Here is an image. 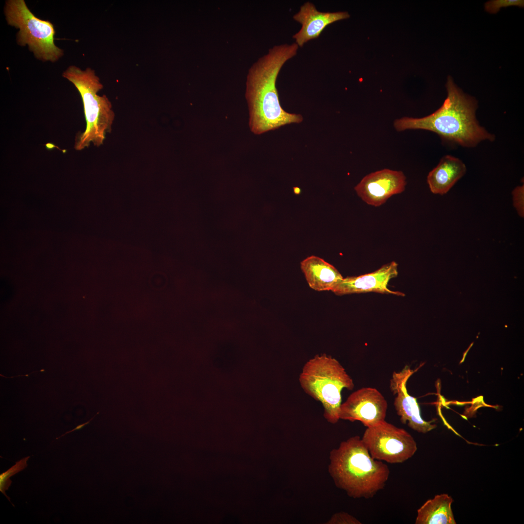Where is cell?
Masks as SVG:
<instances>
[{"instance_id": "cell-14", "label": "cell", "mask_w": 524, "mask_h": 524, "mask_svg": "<svg viewBox=\"0 0 524 524\" xmlns=\"http://www.w3.org/2000/svg\"><path fill=\"white\" fill-rule=\"evenodd\" d=\"M466 166L459 159L450 155L443 157L429 173L427 182L431 192L444 195L465 173Z\"/></svg>"}, {"instance_id": "cell-20", "label": "cell", "mask_w": 524, "mask_h": 524, "mask_svg": "<svg viewBox=\"0 0 524 524\" xmlns=\"http://www.w3.org/2000/svg\"><path fill=\"white\" fill-rule=\"evenodd\" d=\"M98 413H99V412H98L97 413V414H95V415H94V416H93V417H92V418H91V419H90V420H89V421H88L87 422H85V423H83V424H80V425H79L77 426H76V427H75V428H74V429H72L71 430H70V431H67V432H66L65 433H64V434L62 435H61V436H60V437H58V438H56V439H59V438H61L62 437H63V436H65V435H66V434H68V433H71V432H73V431H75V430H80V429H82V428H83V427L84 426H85L86 425H88V424H89V423L90 422V421H92V420L93 419V418H94V417H95V416H96V415H97V414H98Z\"/></svg>"}, {"instance_id": "cell-1", "label": "cell", "mask_w": 524, "mask_h": 524, "mask_svg": "<svg viewBox=\"0 0 524 524\" xmlns=\"http://www.w3.org/2000/svg\"><path fill=\"white\" fill-rule=\"evenodd\" d=\"M298 48L295 42L275 45L248 69L245 97L249 110V125L254 134H261L302 121L301 115L288 113L282 108L276 87L281 69L296 55Z\"/></svg>"}, {"instance_id": "cell-16", "label": "cell", "mask_w": 524, "mask_h": 524, "mask_svg": "<svg viewBox=\"0 0 524 524\" xmlns=\"http://www.w3.org/2000/svg\"><path fill=\"white\" fill-rule=\"evenodd\" d=\"M30 456H28L22 458L16 462L15 464L8 470L0 475V491L10 502V498L7 496L5 492L12 483L10 477L25 469L27 466V462Z\"/></svg>"}, {"instance_id": "cell-11", "label": "cell", "mask_w": 524, "mask_h": 524, "mask_svg": "<svg viewBox=\"0 0 524 524\" xmlns=\"http://www.w3.org/2000/svg\"><path fill=\"white\" fill-rule=\"evenodd\" d=\"M398 274V264L392 261L372 273L343 278L331 292L337 295L376 292L404 296V294L392 291L387 287L391 279L396 277Z\"/></svg>"}, {"instance_id": "cell-4", "label": "cell", "mask_w": 524, "mask_h": 524, "mask_svg": "<svg viewBox=\"0 0 524 524\" xmlns=\"http://www.w3.org/2000/svg\"><path fill=\"white\" fill-rule=\"evenodd\" d=\"M63 76L72 82L79 91L86 121L83 132L76 136L75 149L83 150L91 143L96 147L100 146L106 134L112 131L115 114L108 97L98 94L103 88L99 78L91 68L82 70L75 66H69L63 72Z\"/></svg>"}, {"instance_id": "cell-5", "label": "cell", "mask_w": 524, "mask_h": 524, "mask_svg": "<svg viewBox=\"0 0 524 524\" xmlns=\"http://www.w3.org/2000/svg\"><path fill=\"white\" fill-rule=\"evenodd\" d=\"M299 380L306 393L321 403L327 421L337 423L342 391L354 387L352 379L340 363L325 354L317 355L305 364Z\"/></svg>"}, {"instance_id": "cell-7", "label": "cell", "mask_w": 524, "mask_h": 524, "mask_svg": "<svg viewBox=\"0 0 524 524\" xmlns=\"http://www.w3.org/2000/svg\"><path fill=\"white\" fill-rule=\"evenodd\" d=\"M361 439L373 458L391 464L406 461L417 450L409 432L385 420L366 427Z\"/></svg>"}, {"instance_id": "cell-19", "label": "cell", "mask_w": 524, "mask_h": 524, "mask_svg": "<svg viewBox=\"0 0 524 524\" xmlns=\"http://www.w3.org/2000/svg\"><path fill=\"white\" fill-rule=\"evenodd\" d=\"M524 185L517 187L512 192L513 204L519 215L524 217Z\"/></svg>"}, {"instance_id": "cell-6", "label": "cell", "mask_w": 524, "mask_h": 524, "mask_svg": "<svg viewBox=\"0 0 524 524\" xmlns=\"http://www.w3.org/2000/svg\"><path fill=\"white\" fill-rule=\"evenodd\" d=\"M4 13L7 23L19 29L17 44L28 45L37 59L53 62L63 55V50L54 44L53 25L35 16L24 0L6 1Z\"/></svg>"}, {"instance_id": "cell-15", "label": "cell", "mask_w": 524, "mask_h": 524, "mask_svg": "<svg viewBox=\"0 0 524 524\" xmlns=\"http://www.w3.org/2000/svg\"><path fill=\"white\" fill-rule=\"evenodd\" d=\"M452 497L437 494L427 500L418 509L415 524H456L451 505Z\"/></svg>"}, {"instance_id": "cell-10", "label": "cell", "mask_w": 524, "mask_h": 524, "mask_svg": "<svg viewBox=\"0 0 524 524\" xmlns=\"http://www.w3.org/2000/svg\"><path fill=\"white\" fill-rule=\"evenodd\" d=\"M413 372L408 366L399 373L394 372L390 381V388L394 394H397L394 405L401 422L419 433H426L435 429L437 426L432 420L426 421L422 419L416 398L407 392V381Z\"/></svg>"}, {"instance_id": "cell-12", "label": "cell", "mask_w": 524, "mask_h": 524, "mask_svg": "<svg viewBox=\"0 0 524 524\" xmlns=\"http://www.w3.org/2000/svg\"><path fill=\"white\" fill-rule=\"evenodd\" d=\"M349 16L346 12H320L312 3L306 2L293 16L294 19L299 22L301 27L293 38L299 47H302L308 41L318 38L328 25Z\"/></svg>"}, {"instance_id": "cell-13", "label": "cell", "mask_w": 524, "mask_h": 524, "mask_svg": "<svg viewBox=\"0 0 524 524\" xmlns=\"http://www.w3.org/2000/svg\"><path fill=\"white\" fill-rule=\"evenodd\" d=\"M300 268L310 287L316 291H331L344 278L334 266L316 256L302 260Z\"/></svg>"}, {"instance_id": "cell-3", "label": "cell", "mask_w": 524, "mask_h": 524, "mask_svg": "<svg viewBox=\"0 0 524 524\" xmlns=\"http://www.w3.org/2000/svg\"><path fill=\"white\" fill-rule=\"evenodd\" d=\"M329 461L328 472L335 485L354 498H373L390 476L388 465L373 458L358 436L332 449Z\"/></svg>"}, {"instance_id": "cell-18", "label": "cell", "mask_w": 524, "mask_h": 524, "mask_svg": "<svg viewBox=\"0 0 524 524\" xmlns=\"http://www.w3.org/2000/svg\"><path fill=\"white\" fill-rule=\"evenodd\" d=\"M327 524H361V523L352 515L340 512L332 515Z\"/></svg>"}, {"instance_id": "cell-2", "label": "cell", "mask_w": 524, "mask_h": 524, "mask_svg": "<svg viewBox=\"0 0 524 524\" xmlns=\"http://www.w3.org/2000/svg\"><path fill=\"white\" fill-rule=\"evenodd\" d=\"M446 88L447 97L438 110L422 118L396 119L393 123L395 130L429 131L444 140L467 147L475 146L485 140L493 141L494 135L480 126L476 120L475 99L465 95L450 76Z\"/></svg>"}, {"instance_id": "cell-17", "label": "cell", "mask_w": 524, "mask_h": 524, "mask_svg": "<svg viewBox=\"0 0 524 524\" xmlns=\"http://www.w3.org/2000/svg\"><path fill=\"white\" fill-rule=\"evenodd\" d=\"M524 1L523 0H491L485 3V8L486 10L491 14H495L502 7H506L510 6H518L523 7Z\"/></svg>"}, {"instance_id": "cell-8", "label": "cell", "mask_w": 524, "mask_h": 524, "mask_svg": "<svg viewBox=\"0 0 524 524\" xmlns=\"http://www.w3.org/2000/svg\"><path fill=\"white\" fill-rule=\"evenodd\" d=\"M387 409L383 395L375 388L365 387L353 392L341 404L339 418L360 421L367 427L385 421Z\"/></svg>"}, {"instance_id": "cell-9", "label": "cell", "mask_w": 524, "mask_h": 524, "mask_svg": "<svg viewBox=\"0 0 524 524\" xmlns=\"http://www.w3.org/2000/svg\"><path fill=\"white\" fill-rule=\"evenodd\" d=\"M406 184V177L401 171L383 169L366 175L354 190L366 203L378 207L392 196L403 192Z\"/></svg>"}]
</instances>
